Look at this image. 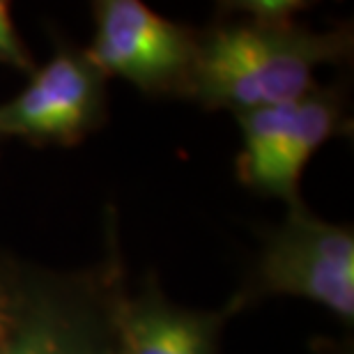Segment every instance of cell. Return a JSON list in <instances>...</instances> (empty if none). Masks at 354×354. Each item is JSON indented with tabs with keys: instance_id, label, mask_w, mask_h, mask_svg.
Segmentation results:
<instances>
[{
	"instance_id": "obj_1",
	"label": "cell",
	"mask_w": 354,
	"mask_h": 354,
	"mask_svg": "<svg viewBox=\"0 0 354 354\" xmlns=\"http://www.w3.org/2000/svg\"><path fill=\"white\" fill-rule=\"evenodd\" d=\"M345 46L343 35L249 21L221 28L198 44L187 83L198 102L214 109L244 113L286 106L313 92L315 69Z\"/></svg>"
},
{
	"instance_id": "obj_2",
	"label": "cell",
	"mask_w": 354,
	"mask_h": 354,
	"mask_svg": "<svg viewBox=\"0 0 354 354\" xmlns=\"http://www.w3.org/2000/svg\"><path fill=\"white\" fill-rule=\"evenodd\" d=\"M258 286L267 295H290L315 301L341 320L352 322V230L322 221L295 205L269 239L260 260Z\"/></svg>"
},
{
	"instance_id": "obj_3",
	"label": "cell",
	"mask_w": 354,
	"mask_h": 354,
	"mask_svg": "<svg viewBox=\"0 0 354 354\" xmlns=\"http://www.w3.org/2000/svg\"><path fill=\"white\" fill-rule=\"evenodd\" d=\"M95 17L97 30L83 58L102 76H122L145 90L187 81L198 44L182 26L140 0H104Z\"/></svg>"
},
{
	"instance_id": "obj_4",
	"label": "cell",
	"mask_w": 354,
	"mask_h": 354,
	"mask_svg": "<svg viewBox=\"0 0 354 354\" xmlns=\"http://www.w3.org/2000/svg\"><path fill=\"white\" fill-rule=\"evenodd\" d=\"M102 79L83 55L58 53L17 97L0 106V136L72 140L95 120Z\"/></svg>"
},
{
	"instance_id": "obj_5",
	"label": "cell",
	"mask_w": 354,
	"mask_h": 354,
	"mask_svg": "<svg viewBox=\"0 0 354 354\" xmlns=\"http://www.w3.org/2000/svg\"><path fill=\"white\" fill-rule=\"evenodd\" d=\"M115 324L118 354H212L218 317L140 301L122 306Z\"/></svg>"
},
{
	"instance_id": "obj_6",
	"label": "cell",
	"mask_w": 354,
	"mask_h": 354,
	"mask_svg": "<svg viewBox=\"0 0 354 354\" xmlns=\"http://www.w3.org/2000/svg\"><path fill=\"white\" fill-rule=\"evenodd\" d=\"M336 122L338 109L331 97L308 92L306 97L297 99L290 106L279 145L260 177L256 191L297 203V184H299L304 166L308 164L317 147L327 143V138L336 129Z\"/></svg>"
},
{
	"instance_id": "obj_7",
	"label": "cell",
	"mask_w": 354,
	"mask_h": 354,
	"mask_svg": "<svg viewBox=\"0 0 354 354\" xmlns=\"http://www.w3.org/2000/svg\"><path fill=\"white\" fill-rule=\"evenodd\" d=\"M0 354H86L69 329L48 313H32L17 322Z\"/></svg>"
},
{
	"instance_id": "obj_8",
	"label": "cell",
	"mask_w": 354,
	"mask_h": 354,
	"mask_svg": "<svg viewBox=\"0 0 354 354\" xmlns=\"http://www.w3.org/2000/svg\"><path fill=\"white\" fill-rule=\"evenodd\" d=\"M0 62L19 72H32V60L21 41L14 21L10 17V5L0 0Z\"/></svg>"
},
{
	"instance_id": "obj_9",
	"label": "cell",
	"mask_w": 354,
	"mask_h": 354,
	"mask_svg": "<svg viewBox=\"0 0 354 354\" xmlns=\"http://www.w3.org/2000/svg\"><path fill=\"white\" fill-rule=\"evenodd\" d=\"M246 12L251 14V21L267 26H283L292 24V14L299 12L297 7H304L299 3H276V0H265V3H244Z\"/></svg>"
},
{
	"instance_id": "obj_10",
	"label": "cell",
	"mask_w": 354,
	"mask_h": 354,
	"mask_svg": "<svg viewBox=\"0 0 354 354\" xmlns=\"http://www.w3.org/2000/svg\"><path fill=\"white\" fill-rule=\"evenodd\" d=\"M14 327H17V317L12 313V306L7 301V297L0 292V352L5 350L7 341L14 334Z\"/></svg>"
}]
</instances>
